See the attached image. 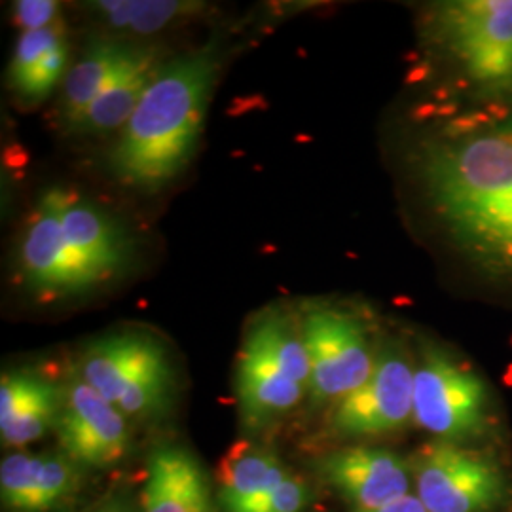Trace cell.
Here are the masks:
<instances>
[{
  "mask_svg": "<svg viewBox=\"0 0 512 512\" xmlns=\"http://www.w3.org/2000/svg\"><path fill=\"white\" fill-rule=\"evenodd\" d=\"M418 173L446 236L482 272L512 281V133L486 129L421 147Z\"/></svg>",
  "mask_w": 512,
  "mask_h": 512,
  "instance_id": "1",
  "label": "cell"
},
{
  "mask_svg": "<svg viewBox=\"0 0 512 512\" xmlns=\"http://www.w3.org/2000/svg\"><path fill=\"white\" fill-rule=\"evenodd\" d=\"M220 59L219 48L207 44L165 61L110 150L118 183L154 194L183 175L202 139Z\"/></svg>",
  "mask_w": 512,
  "mask_h": 512,
  "instance_id": "2",
  "label": "cell"
},
{
  "mask_svg": "<svg viewBox=\"0 0 512 512\" xmlns=\"http://www.w3.org/2000/svg\"><path fill=\"white\" fill-rule=\"evenodd\" d=\"M76 374L126 418L137 420L160 414L175 389V370L164 344L137 330L90 342Z\"/></svg>",
  "mask_w": 512,
  "mask_h": 512,
  "instance_id": "3",
  "label": "cell"
},
{
  "mask_svg": "<svg viewBox=\"0 0 512 512\" xmlns=\"http://www.w3.org/2000/svg\"><path fill=\"white\" fill-rule=\"evenodd\" d=\"M414 421L442 442L480 439L492 421L488 389L450 353L427 346L414 366Z\"/></svg>",
  "mask_w": 512,
  "mask_h": 512,
  "instance_id": "4",
  "label": "cell"
},
{
  "mask_svg": "<svg viewBox=\"0 0 512 512\" xmlns=\"http://www.w3.org/2000/svg\"><path fill=\"white\" fill-rule=\"evenodd\" d=\"M410 465L427 512H501L511 505V480L501 465L461 444L437 440Z\"/></svg>",
  "mask_w": 512,
  "mask_h": 512,
  "instance_id": "5",
  "label": "cell"
},
{
  "mask_svg": "<svg viewBox=\"0 0 512 512\" xmlns=\"http://www.w3.org/2000/svg\"><path fill=\"white\" fill-rule=\"evenodd\" d=\"M431 25L440 46L473 82L512 84V0L442 2Z\"/></svg>",
  "mask_w": 512,
  "mask_h": 512,
  "instance_id": "6",
  "label": "cell"
},
{
  "mask_svg": "<svg viewBox=\"0 0 512 512\" xmlns=\"http://www.w3.org/2000/svg\"><path fill=\"white\" fill-rule=\"evenodd\" d=\"M302 338L310 357V403H338L372 374L376 357L366 325L348 310L310 306L304 311Z\"/></svg>",
  "mask_w": 512,
  "mask_h": 512,
  "instance_id": "7",
  "label": "cell"
},
{
  "mask_svg": "<svg viewBox=\"0 0 512 512\" xmlns=\"http://www.w3.org/2000/svg\"><path fill=\"white\" fill-rule=\"evenodd\" d=\"M414 420V365L401 346L385 344L365 384L334 404L330 429L340 439H370Z\"/></svg>",
  "mask_w": 512,
  "mask_h": 512,
  "instance_id": "8",
  "label": "cell"
},
{
  "mask_svg": "<svg viewBox=\"0 0 512 512\" xmlns=\"http://www.w3.org/2000/svg\"><path fill=\"white\" fill-rule=\"evenodd\" d=\"M55 433L76 465L107 469L128 454V418L78 374L63 385Z\"/></svg>",
  "mask_w": 512,
  "mask_h": 512,
  "instance_id": "9",
  "label": "cell"
},
{
  "mask_svg": "<svg viewBox=\"0 0 512 512\" xmlns=\"http://www.w3.org/2000/svg\"><path fill=\"white\" fill-rule=\"evenodd\" d=\"M18 272L23 287L42 300L90 293V285L67 253L61 230V188L40 196L19 239Z\"/></svg>",
  "mask_w": 512,
  "mask_h": 512,
  "instance_id": "10",
  "label": "cell"
},
{
  "mask_svg": "<svg viewBox=\"0 0 512 512\" xmlns=\"http://www.w3.org/2000/svg\"><path fill=\"white\" fill-rule=\"evenodd\" d=\"M61 230L67 251L92 289L128 270L131 234L107 209L61 188Z\"/></svg>",
  "mask_w": 512,
  "mask_h": 512,
  "instance_id": "11",
  "label": "cell"
},
{
  "mask_svg": "<svg viewBox=\"0 0 512 512\" xmlns=\"http://www.w3.org/2000/svg\"><path fill=\"white\" fill-rule=\"evenodd\" d=\"M319 471L355 511H374L410 495L412 465L387 448L357 446L319 461Z\"/></svg>",
  "mask_w": 512,
  "mask_h": 512,
  "instance_id": "12",
  "label": "cell"
},
{
  "mask_svg": "<svg viewBox=\"0 0 512 512\" xmlns=\"http://www.w3.org/2000/svg\"><path fill=\"white\" fill-rule=\"evenodd\" d=\"M236 391L241 416L249 427L291 412L308 395L306 387L285 374L253 327L239 351Z\"/></svg>",
  "mask_w": 512,
  "mask_h": 512,
  "instance_id": "13",
  "label": "cell"
},
{
  "mask_svg": "<svg viewBox=\"0 0 512 512\" xmlns=\"http://www.w3.org/2000/svg\"><path fill=\"white\" fill-rule=\"evenodd\" d=\"M80 473L67 456L12 454L0 465L2 503L12 512H52L78 490Z\"/></svg>",
  "mask_w": 512,
  "mask_h": 512,
  "instance_id": "14",
  "label": "cell"
},
{
  "mask_svg": "<svg viewBox=\"0 0 512 512\" xmlns=\"http://www.w3.org/2000/svg\"><path fill=\"white\" fill-rule=\"evenodd\" d=\"M154 46L135 44L118 38H97L82 57L69 69L61 86L59 120L63 128H73L93 101L109 88L114 80L128 73Z\"/></svg>",
  "mask_w": 512,
  "mask_h": 512,
  "instance_id": "15",
  "label": "cell"
},
{
  "mask_svg": "<svg viewBox=\"0 0 512 512\" xmlns=\"http://www.w3.org/2000/svg\"><path fill=\"white\" fill-rule=\"evenodd\" d=\"M63 385L29 370L4 372L0 380L2 442L21 448L42 439L59 418Z\"/></svg>",
  "mask_w": 512,
  "mask_h": 512,
  "instance_id": "16",
  "label": "cell"
},
{
  "mask_svg": "<svg viewBox=\"0 0 512 512\" xmlns=\"http://www.w3.org/2000/svg\"><path fill=\"white\" fill-rule=\"evenodd\" d=\"M145 512H213L211 486L200 459L179 444H160L148 458Z\"/></svg>",
  "mask_w": 512,
  "mask_h": 512,
  "instance_id": "17",
  "label": "cell"
},
{
  "mask_svg": "<svg viewBox=\"0 0 512 512\" xmlns=\"http://www.w3.org/2000/svg\"><path fill=\"white\" fill-rule=\"evenodd\" d=\"M69 42L63 21L23 31L10 61V88L23 103H42L67 76Z\"/></svg>",
  "mask_w": 512,
  "mask_h": 512,
  "instance_id": "18",
  "label": "cell"
},
{
  "mask_svg": "<svg viewBox=\"0 0 512 512\" xmlns=\"http://www.w3.org/2000/svg\"><path fill=\"white\" fill-rule=\"evenodd\" d=\"M291 475L268 448L238 442L219 465L220 503L226 512H243Z\"/></svg>",
  "mask_w": 512,
  "mask_h": 512,
  "instance_id": "19",
  "label": "cell"
},
{
  "mask_svg": "<svg viewBox=\"0 0 512 512\" xmlns=\"http://www.w3.org/2000/svg\"><path fill=\"white\" fill-rule=\"evenodd\" d=\"M165 54L162 48L154 46L150 54L141 59L128 73L114 80L105 92L101 93L92 107L86 110L80 120L69 129V133L84 137H105L110 133H120L128 124L131 114L139 107L152 80L164 67Z\"/></svg>",
  "mask_w": 512,
  "mask_h": 512,
  "instance_id": "20",
  "label": "cell"
},
{
  "mask_svg": "<svg viewBox=\"0 0 512 512\" xmlns=\"http://www.w3.org/2000/svg\"><path fill=\"white\" fill-rule=\"evenodd\" d=\"M86 6L110 29L135 35L158 33L203 10V4L181 0H101Z\"/></svg>",
  "mask_w": 512,
  "mask_h": 512,
  "instance_id": "21",
  "label": "cell"
},
{
  "mask_svg": "<svg viewBox=\"0 0 512 512\" xmlns=\"http://www.w3.org/2000/svg\"><path fill=\"white\" fill-rule=\"evenodd\" d=\"M308 503V484L300 476L289 475L275 490L243 512H304Z\"/></svg>",
  "mask_w": 512,
  "mask_h": 512,
  "instance_id": "22",
  "label": "cell"
},
{
  "mask_svg": "<svg viewBox=\"0 0 512 512\" xmlns=\"http://www.w3.org/2000/svg\"><path fill=\"white\" fill-rule=\"evenodd\" d=\"M14 19L23 31H35L59 21V4L52 0H19L14 4Z\"/></svg>",
  "mask_w": 512,
  "mask_h": 512,
  "instance_id": "23",
  "label": "cell"
},
{
  "mask_svg": "<svg viewBox=\"0 0 512 512\" xmlns=\"http://www.w3.org/2000/svg\"><path fill=\"white\" fill-rule=\"evenodd\" d=\"M355 512H427V509L421 505L420 499L416 495H406L403 499H397L385 507L374 509V511H355Z\"/></svg>",
  "mask_w": 512,
  "mask_h": 512,
  "instance_id": "24",
  "label": "cell"
},
{
  "mask_svg": "<svg viewBox=\"0 0 512 512\" xmlns=\"http://www.w3.org/2000/svg\"><path fill=\"white\" fill-rule=\"evenodd\" d=\"M97 512H129L128 509H124V507H120V505H110V507H105V509H101V511Z\"/></svg>",
  "mask_w": 512,
  "mask_h": 512,
  "instance_id": "25",
  "label": "cell"
},
{
  "mask_svg": "<svg viewBox=\"0 0 512 512\" xmlns=\"http://www.w3.org/2000/svg\"><path fill=\"white\" fill-rule=\"evenodd\" d=\"M507 131H511V133H512V118H511V122H509V126H507Z\"/></svg>",
  "mask_w": 512,
  "mask_h": 512,
  "instance_id": "26",
  "label": "cell"
}]
</instances>
